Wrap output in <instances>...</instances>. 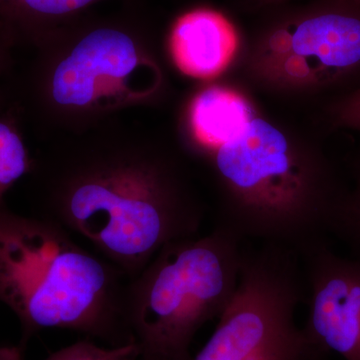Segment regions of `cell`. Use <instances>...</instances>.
Returning <instances> with one entry per match:
<instances>
[{"label": "cell", "mask_w": 360, "mask_h": 360, "mask_svg": "<svg viewBox=\"0 0 360 360\" xmlns=\"http://www.w3.org/2000/svg\"><path fill=\"white\" fill-rule=\"evenodd\" d=\"M269 245L243 255L236 290L193 360H304L314 343L295 326L302 290L295 252Z\"/></svg>", "instance_id": "5b68a950"}, {"label": "cell", "mask_w": 360, "mask_h": 360, "mask_svg": "<svg viewBox=\"0 0 360 360\" xmlns=\"http://www.w3.org/2000/svg\"><path fill=\"white\" fill-rule=\"evenodd\" d=\"M94 0H23L25 6L35 13L60 15L86 6Z\"/></svg>", "instance_id": "5bb4252c"}, {"label": "cell", "mask_w": 360, "mask_h": 360, "mask_svg": "<svg viewBox=\"0 0 360 360\" xmlns=\"http://www.w3.org/2000/svg\"><path fill=\"white\" fill-rule=\"evenodd\" d=\"M248 77L278 94H312L360 75V6L316 9L276 22L248 47Z\"/></svg>", "instance_id": "8992f818"}, {"label": "cell", "mask_w": 360, "mask_h": 360, "mask_svg": "<svg viewBox=\"0 0 360 360\" xmlns=\"http://www.w3.org/2000/svg\"><path fill=\"white\" fill-rule=\"evenodd\" d=\"M304 255L310 260L307 335L347 360H360V262L338 259L321 246Z\"/></svg>", "instance_id": "52a82bcc"}, {"label": "cell", "mask_w": 360, "mask_h": 360, "mask_svg": "<svg viewBox=\"0 0 360 360\" xmlns=\"http://www.w3.org/2000/svg\"><path fill=\"white\" fill-rule=\"evenodd\" d=\"M129 277L41 219L0 208V303L20 321L25 347L45 329H68L115 345L134 342L123 315Z\"/></svg>", "instance_id": "7a4b0ae2"}, {"label": "cell", "mask_w": 360, "mask_h": 360, "mask_svg": "<svg viewBox=\"0 0 360 360\" xmlns=\"http://www.w3.org/2000/svg\"><path fill=\"white\" fill-rule=\"evenodd\" d=\"M212 156L221 191L219 225L302 255L319 248L335 208L321 153L257 115Z\"/></svg>", "instance_id": "3957f363"}, {"label": "cell", "mask_w": 360, "mask_h": 360, "mask_svg": "<svg viewBox=\"0 0 360 360\" xmlns=\"http://www.w3.org/2000/svg\"><path fill=\"white\" fill-rule=\"evenodd\" d=\"M41 219L89 241L129 278L168 243L194 238L202 222L176 167L161 158L113 156L52 174Z\"/></svg>", "instance_id": "6da1fadb"}, {"label": "cell", "mask_w": 360, "mask_h": 360, "mask_svg": "<svg viewBox=\"0 0 360 360\" xmlns=\"http://www.w3.org/2000/svg\"><path fill=\"white\" fill-rule=\"evenodd\" d=\"M257 115L250 99L229 86H210L193 99L191 129L198 143L212 153L243 134Z\"/></svg>", "instance_id": "30bf717a"}, {"label": "cell", "mask_w": 360, "mask_h": 360, "mask_svg": "<svg viewBox=\"0 0 360 360\" xmlns=\"http://www.w3.org/2000/svg\"><path fill=\"white\" fill-rule=\"evenodd\" d=\"M25 347L18 345L0 347V360H25Z\"/></svg>", "instance_id": "9a60e30c"}, {"label": "cell", "mask_w": 360, "mask_h": 360, "mask_svg": "<svg viewBox=\"0 0 360 360\" xmlns=\"http://www.w3.org/2000/svg\"><path fill=\"white\" fill-rule=\"evenodd\" d=\"M137 63L136 47L129 35L110 28L94 30L56 68L52 96L61 105H89L104 87L129 77Z\"/></svg>", "instance_id": "ba28073f"}, {"label": "cell", "mask_w": 360, "mask_h": 360, "mask_svg": "<svg viewBox=\"0 0 360 360\" xmlns=\"http://www.w3.org/2000/svg\"><path fill=\"white\" fill-rule=\"evenodd\" d=\"M348 217L352 219V222L354 224L359 225L360 229V181L359 189H357L356 198H355L354 203L352 205V208H349Z\"/></svg>", "instance_id": "2e32d148"}, {"label": "cell", "mask_w": 360, "mask_h": 360, "mask_svg": "<svg viewBox=\"0 0 360 360\" xmlns=\"http://www.w3.org/2000/svg\"><path fill=\"white\" fill-rule=\"evenodd\" d=\"M240 238L217 225L165 245L125 285L123 315L139 360H193L189 347L220 316L240 271Z\"/></svg>", "instance_id": "277c9868"}, {"label": "cell", "mask_w": 360, "mask_h": 360, "mask_svg": "<svg viewBox=\"0 0 360 360\" xmlns=\"http://www.w3.org/2000/svg\"><path fill=\"white\" fill-rule=\"evenodd\" d=\"M328 112L333 127L360 131V87L336 99Z\"/></svg>", "instance_id": "4fadbf2b"}, {"label": "cell", "mask_w": 360, "mask_h": 360, "mask_svg": "<svg viewBox=\"0 0 360 360\" xmlns=\"http://www.w3.org/2000/svg\"><path fill=\"white\" fill-rule=\"evenodd\" d=\"M134 342L106 348L90 340H82L53 352L44 360H139Z\"/></svg>", "instance_id": "7c38bea8"}, {"label": "cell", "mask_w": 360, "mask_h": 360, "mask_svg": "<svg viewBox=\"0 0 360 360\" xmlns=\"http://www.w3.org/2000/svg\"><path fill=\"white\" fill-rule=\"evenodd\" d=\"M170 45L175 65L184 75L208 79L229 68L238 53L239 39L221 13L196 9L176 21Z\"/></svg>", "instance_id": "9c48e42d"}, {"label": "cell", "mask_w": 360, "mask_h": 360, "mask_svg": "<svg viewBox=\"0 0 360 360\" xmlns=\"http://www.w3.org/2000/svg\"><path fill=\"white\" fill-rule=\"evenodd\" d=\"M30 169L27 153L18 134L0 122V208L8 189Z\"/></svg>", "instance_id": "8fae6325"}, {"label": "cell", "mask_w": 360, "mask_h": 360, "mask_svg": "<svg viewBox=\"0 0 360 360\" xmlns=\"http://www.w3.org/2000/svg\"><path fill=\"white\" fill-rule=\"evenodd\" d=\"M257 6H276V4H281V2L288 1V0H253ZM338 2H345V4H355L360 6V0H335Z\"/></svg>", "instance_id": "e0dca14e"}]
</instances>
